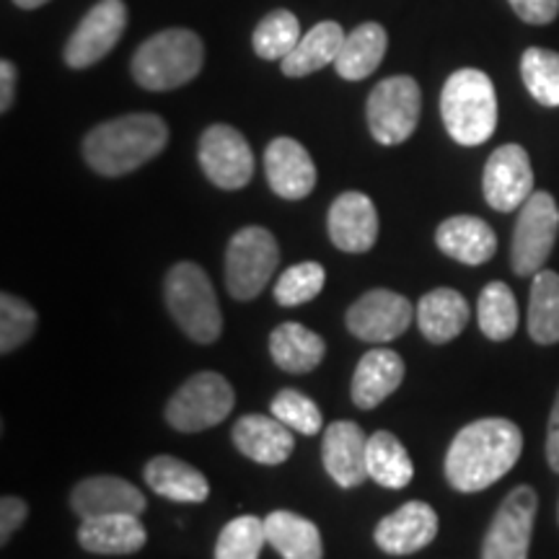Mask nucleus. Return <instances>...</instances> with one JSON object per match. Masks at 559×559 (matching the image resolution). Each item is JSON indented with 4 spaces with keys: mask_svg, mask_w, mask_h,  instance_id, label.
<instances>
[{
    "mask_svg": "<svg viewBox=\"0 0 559 559\" xmlns=\"http://www.w3.org/2000/svg\"><path fill=\"white\" fill-rule=\"evenodd\" d=\"M477 319L485 337L495 342L513 337L519 330V304H515L513 290L506 283H489L479 296Z\"/></svg>",
    "mask_w": 559,
    "mask_h": 559,
    "instance_id": "nucleus-32",
    "label": "nucleus"
},
{
    "mask_svg": "<svg viewBox=\"0 0 559 559\" xmlns=\"http://www.w3.org/2000/svg\"><path fill=\"white\" fill-rule=\"evenodd\" d=\"M404 381V360L400 353L386 347H376L366 353L353 373V394L355 407L373 409L383 400H389Z\"/></svg>",
    "mask_w": 559,
    "mask_h": 559,
    "instance_id": "nucleus-21",
    "label": "nucleus"
},
{
    "mask_svg": "<svg viewBox=\"0 0 559 559\" xmlns=\"http://www.w3.org/2000/svg\"><path fill=\"white\" fill-rule=\"evenodd\" d=\"M13 3L24 11H34V9H41V5H47L50 0H13Z\"/></svg>",
    "mask_w": 559,
    "mask_h": 559,
    "instance_id": "nucleus-43",
    "label": "nucleus"
},
{
    "mask_svg": "<svg viewBox=\"0 0 559 559\" xmlns=\"http://www.w3.org/2000/svg\"><path fill=\"white\" fill-rule=\"evenodd\" d=\"M436 243L445 257L461 264H485L498 251V236L477 215H453L436 230Z\"/></svg>",
    "mask_w": 559,
    "mask_h": 559,
    "instance_id": "nucleus-22",
    "label": "nucleus"
},
{
    "mask_svg": "<svg viewBox=\"0 0 559 559\" xmlns=\"http://www.w3.org/2000/svg\"><path fill=\"white\" fill-rule=\"evenodd\" d=\"M280 264L275 236L262 226H247L226 249V288L236 300H251L267 288Z\"/></svg>",
    "mask_w": 559,
    "mask_h": 559,
    "instance_id": "nucleus-6",
    "label": "nucleus"
},
{
    "mask_svg": "<svg viewBox=\"0 0 559 559\" xmlns=\"http://www.w3.org/2000/svg\"><path fill=\"white\" fill-rule=\"evenodd\" d=\"M324 469L340 487H358L368 479V436L360 425L337 419L324 430Z\"/></svg>",
    "mask_w": 559,
    "mask_h": 559,
    "instance_id": "nucleus-19",
    "label": "nucleus"
},
{
    "mask_svg": "<svg viewBox=\"0 0 559 559\" xmlns=\"http://www.w3.org/2000/svg\"><path fill=\"white\" fill-rule=\"evenodd\" d=\"M267 544L283 559H324V544L317 523L290 510H275L264 519Z\"/></svg>",
    "mask_w": 559,
    "mask_h": 559,
    "instance_id": "nucleus-27",
    "label": "nucleus"
},
{
    "mask_svg": "<svg viewBox=\"0 0 559 559\" xmlns=\"http://www.w3.org/2000/svg\"><path fill=\"white\" fill-rule=\"evenodd\" d=\"M342 41H345V32L337 21H321L306 37H300L296 50L283 60V73L290 79H304L321 68L334 66Z\"/></svg>",
    "mask_w": 559,
    "mask_h": 559,
    "instance_id": "nucleus-29",
    "label": "nucleus"
},
{
    "mask_svg": "<svg viewBox=\"0 0 559 559\" xmlns=\"http://www.w3.org/2000/svg\"><path fill=\"white\" fill-rule=\"evenodd\" d=\"M205 60L202 39L190 29L153 34L132 55V79L145 91H171L198 79Z\"/></svg>",
    "mask_w": 559,
    "mask_h": 559,
    "instance_id": "nucleus-4",
    "label": "nucleus"
},
{
    "mask_svg": "<svg viewBox=\"0 0 559 559\" xmlns=\"http://www.w3.org/2000/svg\"><path fill=\"white\" fill-rule=\"evenodd\" d=\"M528 334L539 345L559 342V275L539 270L531 283L528 298Z\"/></svg>",
    "mask_w": 559,
    "mask_h": 559,
    "instance_id": "nucleus-31",
    "label": "nucleus"
},
{
    "mask_svg": "<svg viewBox=\"0 0 559 559\" xmlns=\"http://www.w3.org/2000/svg\"><path fill=\"white\" fill-rule=\"evenodd\" d=\"M124 26H128V5L122 0H99L70 34L66 45L68 68L83 70L107 58L122 39Z\"/></svg>",
    "mask_w": 559,
    "mask_h": 559,
    "instance_id": "nucleus-12",
    "label": "nucleus"
},
{
    "mask_svg": "<svg viewBox=\"0 0 559 559\" xmlns=\"http://www.w3.org/2000/svg\"><path fill=\"white\" fill-rule=\"evenodd\" d=\"M526 24H551L559 16V0H508Z\"/></svg>",
    "mask_w": 559,
    "mask_h": 559,
    "instance_id": "nucleus-40",
    "label": "nucleus"
},
{
    "mask_svg": "<svg viewBox=\"0 0 559 559\" xmlns=\"http://www.w3.org/2000/svg\"><path fill=\"white\" fill-rule=\"evenodd\" d=\"M523 432L513 419L485 417L459 430L445 453V479L459 492H481L519 464Z\"/></svg>",
    "mask_w": 559,
    "mask_h": 559,
    "instance_id": "nucleus-1",
    "label": "nucleus"
},
{
    "mask_svg": "<svg viewBox=\"0 0 559 559\" xmlns=\"http://www.w3.org/2000/svg\"><path fill=\"white\" fill-rule=\"evenodd\" d=\"M300 41V21L296 13L277 9L264 16L257 24L254 37H251V47L260 55L262 60H280L283 62L288 55L296 50Z\"/></svg>",
    "mask_w": 559,
    "mask_h": 559,
    "instance_id": "nucleus-33",
    "label": "nucleus"
},
{
    "mask_svg": "<svg viewBox=\"0 0 559 559\" xmlns=\"http://www.w3.org/2000/svg\"><path fill=\"white\" fill-rule=\"evenodd\" d=\"M368 128L376 143L400 145L417 130L423 91L412 75H391L370 91Z\"/></svg>",
    "mask_w": 559,
    "mask_h": 559,
    "instance_id": "nucleus-8",
    "label": "nucleus"
},
{
    "mask_svg": "<svg viewBox=\"0 0 559 559\" xmlns=\"http://www.w3.org/2000/svg\"><path fill=\"white\" fill-rule=\"evenodd\" d=\"M438 536V513L428 502L409 500L376 526V544L386 555L404 557L425 549Z\"/></svg>",
    "mask_w": 559,
    "mask_h": 559,
    "instance_id": "nucleus-18",
    "label": "nucleus"
},
{
    "mask_svg": "<svg viewBox=\"0 0 559 559\" xmlns=\"http://www.w3.org/2000/svg\"><path fill=\"white\" fill-rule=\"evenodd\" d=\"M539 498L526 485L502 500L481 544V559H528Z\"/></svg>",
    "mask_w": 559,
    "mask_h": 559,
    "instance_id": "nucleus-10",
    "label": "nucleus"
},
{
    "mask_svg": "<svg viewBox=\"0 0 559 559\" xmlns=\"http://www.w3.org/2000/svg\"><path fill=\"white\" fill-rule=\"evenodd\" d=\"M37 330V311L11 293L0 296V353L11 355Z\"/></svg>",
    "mask_w": 559,
    "mask_h": 559,
    "instance_id": "nucleus-37",
    "label": "nucleus"
},
{
    "mask_svg": "<svg viewBox=\"0 0 559 559\" xmlns=\"http://www.w3.org/2000/svg\"><path fill=\"white\" fill-rule=\"evenodd\" d=\"M415 319L425 340H430L432 345H445L469 324V304L459 290L436 288L419 298Z\"/></svg>",
    "mask_w": 559,
    "mask_h": 559,
    "instance_id": "nucleus-24",
    "label": "nucleus"
},
{
    "mask_svg": "<svg viewBox=\"0 0 559 559\" xmlns=\"http://www.w3.org/2000/svg\"><path fill=\"white\" fill-rule=\"evenodd\" d=\"M145 495L122 477H111V474H99V477H88L79 481L70 492V508L81 521L99 519V515H117L132 513L140 515L145 510Z\"/></svg>",
    "mask_w": 559,
    "mask_h": 559,
    "instance_id": "nucleus-16",
    "label": "nucleus"
},
{
    "mask_svg": "<svg viewBox=\"0 0 559 559\" xmlns=\"http://www.w3.org/2000/svg\"><path fill=\"white\" fill-rule=\"evenodd\" d=\"M234 445L249 461L264 466L285 464L296 449V438L288 425L280 423L277 417L264 415H243L234 425Z\"/></svg>",
    "mask_w": 559,
    "mask_h": 559,
    "instance_id": "nucleus-20",
    "label": "nucleus"
},
{
    "mask_svg": "<svg viewBox=\"0 0 559 559\" xmlns=\"http://www.w3.org/2000/svg\"><path fill=\"white\" fill-rule=\"evenodd\" d=\"M559 230V207L549 192H534L521 207L513 230L510 262L515 275L528 277L544 270Z\"/></svg>",
    "mask_w": 559,
    "mask_h": 559,
    "instance_id": "nucleus-9",
    "label": "nucleus"
},
{
    "mask_svg": "<svg viewBox=\"0 0 559 559\" xmlns=\"http://www.w3.org/2000/svg\"><path fill=\"white\" fill-rule=\"evenodd\" d=\"M166 143L169 128L158 115H124L91 130L83 156L102 177H124L156 158Z\"/></svg>",
    "mask_w": 559,
    "mask_h": 559,
    "instance_id": "nucleus-2",
    "label": "nucleus"
},
{
    "mask_svg": "<svg viewBox=\"0 0 559 559\" xmlns=\"http://www.w3.org/2000/svg\"><path fill=\"white\" fill-rule=\"evenodd\" d=\"M270 412L272 417H277L280 423L288 425L293 432H300V436H317V432H321V425H324L321 409L313 404V400L296 389L280 391L270 404Z\"/></svg>",
    "mask_w": 559,
    "mask_h": 559,
    "instance_id": "nucleus-38",
    "label": "nucleus"
},
{
    "mask_svg": "<svg viewBox=\"0 0 559 559\" xmlns=\"http://www.w3.org/2000/svg\"><path fill=\"white\" fill-rule=\"evenodd\" d=\"M26 515H29V506H26L21 498H13V495H5L0 500V544H9L11 536L24 526Z\"/></svg>",
    "mask_w": 559,
    "mask_h": 559,
    "instance_id": "nucleus-39",
    "label": "nucleus"
},
{
    "mask_svg": "<svg viewBox=\"0 0 559 559\" xmlns=\"http://www.w3.org/2000/svg\"><path fill=\"white\" fill-rule=\"evenodd\" d=\"M521 75L542 107H559V52L528 47L521 58Z\"/></svg>",
    "mask_w": 559,
    "mask_h": 559,
    "instance_id": "nucleus-34",
    "label": "nucleus"
},
{
    "mask_svg": "<svg viewBox=\"0 0 559 559\" xmlns=\"http://www.w3.org/2000/svg\"><path fill=\"white\" fill-rule=\"evenodd\" d=\"M16 96V66L11 60H0V111H9Z\"/></svg>",
    "mask_w": 559,
    "mask_h": 559,
    "instance_id": "nucleus-41",
    "label": "nucleus"
},
{
    "mask_svg": "<svg viewBox=\"0 0 559 559\" xmlns=\"http://www.w3.org/2000/svg\"><path fill=\"white\" fill-rule=\"evenodd\" d=\"M143 477L153 492L174 502H205L210 495L205 474L174 456L151 459L145 464Z\"/></svg>",
    "mask_w": 559,
    "mask_h": 559,
    "instance_id": "nucleus-26",
    "label": "nucleus"
},
{
    "mask_svg": "<svg viewBox=\"0 0 559 559\" xmlns=\"http://www.w3.org/2000/svg\"><path fill=\"white\" fill-rule=\"evenodd\" d=\"M481 190H485L487 205L498 213H513L526 205V200L534 194V169H531V158L523 145H500L487 158Z\"/></svg>",
    "mask_w": 559,
    "mask_h": 559,
    "instance_id": "nucleus-14",
    "label": "nucleus"
},
{
    "mask_svg": "<svg viewBox=\"0 0 559 559\" xmlns=\"http://www.w3.org/2000/svg\"><path fill=\"white\" fill-rule=\"evenodd\" d=\"M326 228H330V239L340 251L366 254L379 239V213H376L373 200L362 192H342L332 202Z\"/></svg>",
    "mask_w": 559,
    "mask_h": 559,
    "instance_id": "nucleus-15",
    "label": "nucleus"
},
{
    "mask_svg": "<svg viewBox=\"0 0 559 559\" xmlns=\"http://www.w3.org/2000/svg\"><path fill=\"white\" fill-rule=\"evenodd\" d=\"M415 477V466L402 440L389 430L368 438V479L386 489H404Z\"/></svg>",
    "mask_w": 559,
    "mask_h": 559,
    "instance_id": "nucleus-30",
    "label": "nucleus"
},
{
    "mask_svg": "<svg viewBox=\"0 0 559 559\" xmlns=\"http://www.w3.org/2000/svg\"><path fill=\"white\" fill-rule=\"evenodd\" d=\"M166 306L187 337L210 345L221 337L223 317L207 272L194 262L174 264L164 283Z\"/></svg>",
    "mask_w": 559,
    "mask_h": 559,
    "instance_id": "nucleus-5",
    "label": "nucleus"
},
{
    "mask_svg": "<svg viewBox=\"0 0 559 559\" xmlns=\"http://www.w3.org/2000/svg\"><path fill=\"white\" fill-rule=\"evenodd\" d=\"M267 531L257 515H241L226 523L215 544V559H260Z\"/></svg>",
    "mask_w": 559,
    "mask_h": 559,
    "instance_id": "nucleus-35",
    "label": "nucleus"
},
{
    "mask_svg": "<svg viewBox=\"0 0 559 559\" xmlns=\"http://www.w3.org/2000/svg\"><path fill=\"white\" fill-rule=\"evenodd\" d=\"M148 534L140 515L117 513L86 519L79 528V544L94 555H135L145 547Z\"/></svg>",
    "mask_w": 559,
    "mask_h": 559,
    "instance_id": "nucleus-23",
    "label": "nucleus"
},
{
    "mask_svg": "<svg viewBox=\"0 0 559 559\" xmlns=\"http://www.w3.org/2000/svg\"><path fill=\"white\" fill-rule=\"evenodd\" d=\"M236 404L234 386L213 370L194 373L166 404V423L179 432H202L221 425Z\"/></svg>",
    "mask_w": 559,
    "mask_h": 559,
    "instance_id": "nucleus-7",
    "label": "nucleus"
},
{
    "mask_svg": "<svg viewBox=\"0 0 559 559\" xmlns=\"http://www.w3.org/2000/svg\"><path fill=\"white\" fill-rule=\"evenodd\" d=\"M415 309L402 293L376 288L360 296L347 309V330L362 342H391L409 330Z\"/></svg>",
    "mask_w": 559,
    "mask_h": 559,
    "instance_id": "nucleus-13",
    "label": "nucleus"
},
{
    "mask_svg": "<svg viewBox=\"0 0 559 559\" xmlns=\"http://www.w3.org/2000/svg\"><path fill=\"white\" fill-rule=\"evenodd\" d=\"M440 117L459 145H481L498 128V96L487 73L461 68L445 81L440 94Z\"/></svg>",
    "mask_w": 559,
    "mask_h": 559,
    "instance_id": "nucleus-3",
    "label": "nucleus"
},
{
    "mask_svg": "<svg viewBox=\"0 0 559 559\" xmlns=\"http://www.w3.org/2000/svg\"><path fill=\"white\" fill-rule=\"evenodd\" d=\"M264 174L283 200H304L317 187V166L309 151L293 138H275L264 151Z\"/></svg>",
    "mask_w": 559,
    "mask_h": 559,
    "instance_id": "nucleus-17",
    "label": "nucleus"
},
{
    "mask_svg": "<svg viewBox=\"0 0 559 559\" xmlns=\"http://www.w3.org/2000/svg\"><path fill=\"white\" fill-rule=\"evenodd\" d=\"M324 340L298 321H285L270 334V355L285 373H309L324 360Z\"/></svg>",
    "mask_w": 559,
    "mask_h": 559,
    "instance_id": "nucleus-28",
    "label": "nucleus"
},
{
    "mask_svg": "<svg viewBox=\"0 0 559 559\" xmlns=\"http://www.w3.org/2000/svg\"><path fill=\"white\" fill-rule=\"evenodd\" d=\"M547 461L549 466L559 474V391L555 407H551L549 415V428H547Z\"/></svg>",
    "mask_w": 559,
    "mask_h": 559,
    "instance_id": "nucleus-42",
    "label": "nucleus"
},
{
    "mask_svg": "<svg viewBox=\"0 0 559 559\" xmlns=\"http://www.w3.org/2000/svg\"><path fill=\"white\" fill-rule=\"evenodd\" d=\"M326 283V272L319 262H300L293 264L277 277L275 283V300L280 306H300L309 304L321 293Z\"/></svg>",
    "mask_w": 559,
    "mask_h": 559,
    "instance_id": "nucleus-36",
    "label": "nucleus"
},
{
    "mask_svg": "<svg viewBox=\"0 0 559 559\" xmlns=\"http://www.w3.org/2000/svg\"><path fill=\"white\" fill-rule=\"evenodd\" d=\"M389 47V34L376 21H366V24L355 26L342 41V50L334 60V70L340 79L345 81H362L370 73H376L383 62Z\"/></svg>",
    "mask_w": 559,
    "mask_h": 559,
    "instance_id": "nucleus-25",
    "label": "nucleus"
},
{
    "mask_svg": "<svg viewBox=\"0 0 559 559\" xmlns=\"http://www.w3.org/2000/svg\"><path fill=\"white\" fill-rule=\"evenodd\" d=\"M200 166L221 190H241L254 177V153L249 140L230 124H210L200 138Z\"/></svg>",
    "mask_w": 559,
    "mask_h": 559,
    "instance_id": "nucleus-11",
    "label": "nucleus"
}]
</instances>
